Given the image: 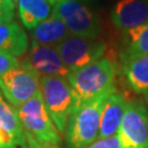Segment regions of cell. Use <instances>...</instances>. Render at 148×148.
I'll use <instances>...</instances> for the list:
<instances>
[{
  "mask_svg": "<svg viewBox=\"0 0 148 148\" xmlns=\"http://www.w3.org/2000/svg\"><path fill=\"white\" fill-rule=\"evenodd\" d=\"M67 79L74 97V112L84 103L115 90V67L109 58L102 57L70 73Z\"/></svg>",
  "mask_w": 148,
  "mask_h": 148,
  "instance_id": "6da1fadb",
  "label": "cell"
},
{
  "mask_svg": "<svg viewBox=\"0 0 148 148\" xmlns=\"http://www.w3.org/2000/svg\"><path fill=\"white\" fill-rule=\"evenodd\" d=\"M110 93L100 95L97 99L84 103L71 113L65 133L67 147L86 148L98 139L101 112L104 101Z\"/></svg>",
  "mask_w": 148,
  "mask_h": 148,
  "instance_id": "7a4b0ae2",
  "label": "cell"
},
{
  "mask_svg": "<svg viewBox=\"0 0 148 148\" xmlns=\"http://www.w3.org/2000/svg\"><path fill=\"white\" fill-rule=\"evenodd\" d=\"M40 91L49 116L59 134L64 135L74 108V97L68 79L59 76H42Z\"/></svg>",
  "mask_w": 148,
  "mask_h": 148,
  "instance_id": "3957f363",
  "label": "cell"
},
{
  "mask_svg": "<svg viewBox=\"0 0 148 148\" xmlns=\"http://www.w3.org/2000/svg\"><path fill=\"white\" fill-rule=\"evenodd\" d=\"M16 110L24 132L41 143L59 146L60 134L45 108L41 91Z\"/></svg>",
  "mask_w": 148,
  "mask_h": 148,
  "instance_id": "277c9868",
  "label": "cell"
},
{
  "mask_svg": "<svg viewBox=\"0 0 148 148\" xmlns=\"http://www.w3.org/2000/svg\"><path fill=\"white\" fill-rule=\"evenodd\" d=\"M40 74L24 60L0 77V91L5 100L18 109L40 92Z\"/></svg>",
  "mask_w": 148,
  "mask_h": 148,
  "instance_id": "5b68a950",
  "label": "cell"
},
{
  "mask_svg": "<svg viewBox=\"0 0 148 148\" xmlns=\"http://www.w3.org/2000/svg\"><path fill=\"white\" fill-rule=\"evenodd\" d=\"M54 13L64 22L71 35L99 37L102 33L100 20L93 11L80 0H65L54 5Z\"/></svg>",
  "mask_w": 148,
  "mask_h": 148,
  "instance_id": "8992f818",
  "label": "cell"
},
{
  "mask_svg": "<svg viewBox=\"0 0 148 148\" xmlns=\"http://www.w3.org/2000/svg\"><path fill=\"white\" fill-rule=\"evenodd\" d=\"M64 65L70 73L99 60L106 52V43L99 37L69 35L56 46Z\"/></svg>",
  "mask_w": 148,
  "mask_h": 148,
  "instance_id": "52a82bcc",
  "label": "cell"
},
{
  "mask_svg": "<svg viewBox=\"0 0 148 148\" xmlns=\"http://www.w3.org/2000/svg\"><path fill=\"white\" fill-rule=\"evenodd\" d=\"M117 136L123 148H148V112L142 102H127Z\"/></svg>",
  "mask_w": 148,
  "mask_h": 148,
  "instance_id": "ba28073f",
  "label": "cell"
},
{
  "mask_svg": "<svg viewBox=\"0 0 148 148\" xmlns=\"http://www.w3.org/2000/svg\"><path fill=\"white\" fill-rule=\"evenodd\" d=\"M25 62L31 65L40 76H59L68 78L70 71L64 65L56 47L46 46L32 41Z\"/></svg>",
  "mask_w": 148,
  "mask_h": 148,
  "instance_id": "9c48e42d",
  "label": "cell"
},
{
  "mask_svg": "<svg viewBox=\"0 0 148 148\" xmlns=\"http://www.w3.org/2000/svg\"><path fill=\"white\" fill-rule=\"evenodd\" d=\"M0 148H27L25 133L16 108L0 92Z\"/></svg>",
  "mask_w": 148,
  "mask_h": 148,
  "instance_id": "30bf717a",
  "label": "cell"
},
{
  "mask_svg": "<svg viewBox=\"0 0 148 148\" xmlns=\"http://www.w3.org/2000/svg\"><path fill=\"white\" fill-rule=\"evenodd\" d=\"M111 21L123 33L148 22V0H119L111 11Z\"/></svg>",
  "mask_w": 148,
  "mask_h": 148,
  "instance_id": "8fae6325",
  "label": "cell"
},
{
  "mask_svg": "<svg viewBox=\"0 0 148 148\" xmlns=\"http://www.w3.org/2000/svg\"><path fill=\"white\" fill-rule=\"evenodd\" d=\"M126 106L127 101L125 97L116 90L108 95L101 112L100 131L98 138L117 135Z\"/></svg>",
  "mask_w": 148,
  "mask_h": 148,
  "instance_id": "7c38bea8",
  "label": "cell"
},
{
  "mask_svg": "<svg viewBox=\"0 0 148 148\" xmlns=\"http://www.w3.org/2000/svg\"><path fill=\"white\" fill-rule=\"evenodd\" d=\"M27 35L23 27L16 21L0 22V51L21 57L27 51Z\"/></svg>",
  "mask_w": 148,
  "mask_h": 148,
  "instance_id": "4fadbf2b",
  "label": "cell"
},
{
  "mask_svg": "<svg viewBox=\"0 0 148 148\" xmlns=\"http://www.w3.org/2000/svg\"><path fill=\"white\" fill-rule=\"evenodd\" d=\"M70 35L64 22L55 13L48 18L47 20L40 23L36 27L31 31L32 41L56 47L60 42H63L67 36Z\"/></svg>",
  "mask_w": 148,
  "mask_h": 148,
  "instance_id": "5bb4252c",
  "label": "cell"
},
{
  "mask_svg": "<svg viewBox=\"0 0 148 148\" xmlns=\"http://www.w3.org/2000/svg\"><path fill=\"white\" fill-rule=\"evenodd\" d=\"M18 11L22 24L32 31L54 13V7L48 0H19Z\"/></svg>",
  "mask_w": 148,
  "mask_h": 148,
  "instance_id": "9a60e30c",
  "label": "cell"
},
{
  "mask_svg": "<svg viewBox=\"0 0 148 148\" xmlns=\"http://www.w3.org/2000/svg\"><path fill=\"white\" fill-rule=\"evenodd\" d=\"M123 74L127 85L138 95L148 93V55L123 63Z\"/></svg>",
  "mask_w": 148,
  "mask_h": 148,
  "instance_id": "2e32d148",
  "label": "cell"
},
{
  "mask_svg": "<svg viewBox=\"0 0 148 148\" xmlns=\"http://www.w3.org/2000/svg\"><path fill=\"white\" fill-rule=\"evenodd\" d=\"M123 34V48L121 52L122 63L139 56L148 55V22Z\"/></svg>",
  "mask_w": 148,
  "mask_h": 148,
  "instance_id": "e0dca14e",
  "label": "cell"
},
{
  "mask_svg": "<svg viewBox=\"0 0 148 148\" xmlns=\"http://www.w3.org/2000/svg\"><path fill=\"white\" fill-rule=\"evenodd\" d=\"M86 148H123L121 140L117 135L110 136V137L98 138L92 144H90Z\"/></svg>",
  "mask_w": 148,
  "mask_h": 148,
  "instance_id": "ac0fdd59",
  "label": "cell"
},
{
  "mask_svg": "<svg viewBox=\"0 0 148 148\" xmlns=\"http://www.w3.org/2000/svg\"><path fill=\"white\" fill-rule=\"evenodd\" d=\"M16 66H19L16 57L0 51V77L11 69L16 68Z\"/></svg>",
  "mask_w": 148,
  "mask_h": 148,
  "instance_id": "d6986e66",
  "label": "cell"
},
{
  "mask_svg": "<svg viewBox=\"0 0 148 148\" xmlns=\"http://www.w3.org/2000/svg\"><path fill=\"white\" fill-rule=\"evenodd\" d=\"M14 3L11 0H0V22L14 20Z\"/></svg>",
  "mask_w": 148,
  "mask_h": 148,
  "instance_id": "ffe728a7",
  "label": "cell"
},
{
  "mask_svg": "<svg viewBox=\"0 0 148 148\" xmlns=\"http://www.w3.org/2000/svg\"><path fill=\"white\" fill-rule=\"evenodd\" d=\"M25 133V138H27V148H59L58 145H53V144H46V143H41L36 140L32 135L29 133Z\"/></svg>",
  "mask_w": 148,
  "mask_h": 148,
  "instance_id": "44dd1931",
  "label": "cell"
},
{
  "mask_svg": "<svg viewBox=\"0 0 148 148\" xmlns=\"http://www.w3.org/2000/svg\"><path fill=\"white\" fill-rule=\"evenodd\" d=\"M52 5H56V3H58V2H62V1H65V0H48ZM80 1H84V2H87V1H89V0H80Z\"/></svg>",
  "mask_w": 148,
  "mask_h": 148,
  "instance_id": "7402d4cb",
  "label": "cell"
},
{
  "mask_svg": "<svg viewBox=\"0 0 148 148\" xmlns=\"http://www.w3.org/2000/svg\"><path fill=\"white\" fill-rule=\"evenodd\" d=\"M11 1H12V2L16 5V3H18V1H19V0H11Z\"/></svg>",
  "mask_w": 148,
  "mask_h": 148,
  "instance_id": "603a6c76",
  "label": "cell"
},
{
  "mask_svg": "<svg viewBox=\"0 0 148 148\" xmlns=\"http://www.w3.org/2000/svg\"><path fill=\"white\" fill-rule=\"evenodd\" d=\"M146 99H147V102H148V93L146 95Z\"/></svg>",
  "mask_w": 148,
  "mask_h": 148,
  "instance_id": "cb8c5ba5",
  "label": "cell"
}]
</instances>
